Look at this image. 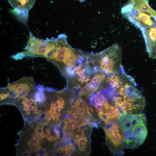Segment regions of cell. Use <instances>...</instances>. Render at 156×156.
Segmentation results:
<instances>
[{
	"mask_svg": "<svg viewBox=\"0 0 156 156\" xmlns=\"http://www.w3.org/2000/svg\"><path fill=\"white\" fill-rule=\"evenodd\" d=\"M78 0L80 2H83L85 1L86 0Z\"/></svg>",
	"mask_w": 156,
	"mask_h": 156,
	"instance_id": "15",
	"label": "cell"
},
{
	"mask_svg": "<svg viewBox=\"0 0 156 156\" xmlns=\"http://www.w3.org/2000/svg\"><path fill=\"white\" fill-rule=\"evenodd\" d=\"M63 122L62 132L64 142H70L73 136L87 127H99L87 102L79 97L75 98Z\"/></svg>",
	"mask_w": 156,
	"mask_h": 156,
	"instance_id": "3",
	"label": "cell"
},
{
	"mask_svg": "<svg viewBox=\"0 0 156 156\" xmlns=\"http://www.w3.org/2000/svg\"><path fill=\"white\" fill-rule=\"evenodd\" d=\"M36 0H8L14 8L13 13L24 24L27 23L29 12L34 5Z\"/></svg>",
	"mask_w": 156,
	"mask_h": 156,
	"instance_id": "13",
	"label": "cell"
},
{
	"mask_svg": "<svg viewBox=\"0 0 156 156\" xmlns=\"http://www.w3.org/2000/svg\"><path fill=\"white\" fill-rule=\"evenodd\" d=\"M93 118L99 127L117 121L120 116L119 109L107 92L99 90L87 98Z\"/></svg>",
	"mask_w": 156,
	"mask_h": 156,
	"instance_id": "6",
	"label": "cell"
},
{
	"mask_svg": "<svg viewBox=\"0 0 156 156\" xmlns=\"http://www.w3.org/2000/svg\"><path fill=\"white\" fill-rule=\"evenodd\" d=\"M56 38L39 39L34 36L30 32L27 43L22 52L11 56L15 60H20L25 57H41L45 58L54 49Z\"/></svg>",
	"mask_w": 156,
	"mask_h": 156,
	"instance_id": "9",
	"label": "cell"
},
{
	"mask_svg": "<svg viewBox=\"0 0 156 156\" xmlns=\"http://www.w3.org/2000/svg\"><path fill=\"white\" fill-rule=\"evenodd\" d=\"M37 87L34 79L30 77H23L14 82L8 83L5 87L8 96L3 104L12 103L15 99L27 94Z\"/></svg>",
	"mask_w": 156,
	"mask_h": 156,
	"instance_id": "11",
	"label": "cell"
},
{
	"mask_svg": "<svg viewBox=\"0 0 156 156\" xmlns=\"http://www.w3.org/2000/svg\"><path fill=\"white\" fill-rule=\"evenodd\" d=\"M45 110L50 122L60 126L63 122L77 97L75 92L68 88L56 90L44 88Z\"/></svg>",
	"mask_w": 156,
	"mask_h": 156,
	"instance_id": "4",
	"label": "cell"
},
{
	"mask_svg": "<svg viewBox=\"0 0 156 156\" xmlns=\"http://www.w3.org/2000/svg\"><path fill=\"white\" fill-rule=\"evenodd\" d=\"M105 134L106 144L113 155H120L124 153V138L118 121L102 127Z\"/></svg>",
	"mask_w": 156,
	"mask_h": 156,
	"instance_id": "10",
	"label": "cell"
},
{
	"mask_svg": "<svg viewBox=\"0 0 156 156\" xmlns=\"http://www.w3.org/2000/svg\"><path fill=\"white\" fill-rule=\"evenodd\" d=\"M107 75L100 71L94 73L90 79L80 89L78 93L77 96L87 99L100 88Z\"/></svg>",
	"mask_w": 156,
	"mask_h": 156,
	"instance_id": "12",
	"label": "cell"
},
{
	"mask_svg": "<svg viewBox=\"0 0 156 156\" xmlns=\"http://www.w3.org/2000/svg\"><path fill=\"white\" fill-rule=\"evenodd\" d=\"M145 114H121L118 121L124 138L125 148L133 149L141 145L147 135Z\"/></svg>",
	"mask_w": 156,
	"mask_h": 156,
	"instance_id": "5",
	"label": "cell"
},
{
	"mask_svg": "<svg viewBox=\"0 0 156 156\" xmlns=\"http://www.w3.org/2000/svg\"><path fill=\"white\" fill-rule=\"evenodd\" d=\"M56 39L55 48L46 59L53 63L70 82L74 78L75 68L87 60L88 54L72 48L64 34H59Z\"/></svg>",
	"mask_w": 156,
	"mask_h": 156,
	"instance_id": "1",
	"label": "cell"
},
{
	"mask_svg": "<svg viewBox=\"0 0 156 156\" xmlns=\"http://www.w3.org/2000/svg\"><path fill=\"white\" fill-rule=\"evenodd\" d=\"M136 86L134 79L127 75L121 77L115 87L113 99L124 114H139L144 109L145 100Z\"/></svg>",
	"mask_w": 156,
	"mask_h": 156,
	"instance_id": "2",
	"label": "cell"
},
{
	"mask_svg": "<svg viewBox=\"0 0 156 156\" xmlns=\"http://www.w3.org/2000/svg\"><path fill=\"white\" fill-rule=\"evenodd\" d=\"M27 140L29 141V144L31 146L38 145L39 141L38 137L36 135H33Z\"/></svg>",
	"mask_w": 156,
	"mask_h": 156,
	"instance_id": "14",
	"label": "cell"
},
{
	"mask_svg": "<svg viewBox=\"0 0 156 156\" xmlns=\"http://www.w3.org/2000/svg\"><path fill=\"white\" fill-rule=\"evenodd\" d=\"M122 58L121 48L115 43L99 53L89 54L88 60L94 73L100 71L109 75L121 67Z\"/></svg>",
	"mask_w": 156,
	"mask_h": 156,
	"instance_id": "7",
	"label": "cell"
},
{
	"mask_svg": "<svg viewBox=\"0 0 156 156\" xmlns=\"http://www.w3.org/2000/svg\"><path fill=\"white\" fill-rule=\"evenodd\" d=\"M134 25L141 31L149 57L156 59V11L152 8L140 11Z\"/></svg>",
	"mask_w": 156,
	"mask_h": 156,
	"instance_id": "8",
	"label": "cell"
}]
</instances>
